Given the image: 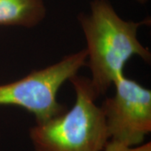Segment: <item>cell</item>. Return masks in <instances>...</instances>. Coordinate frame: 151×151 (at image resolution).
<instances>
[{
    "mask_svg": "<svg viewBox=\"0 0 151 151\" xmlns=\"http://www.w3.org/2000/svg\"><path fill=\"white\" fill-rule=\"evenodd\" d=\"M78 21L86 40L89 79L97 97L124 75V65L132 57L150 60V50L138 39V29L146 21L122 19L108 0H93L89 13L81 14Z\"/></svg>",
    "mask_w": 151,
    "mask_h": 151,
    "instance_id": "1",
    "label": "cell"
},
{
    "mask_svg": "<svg viewBox=\"0 0 151 151\" xmlns=\"http://www.w3.org/2000/svg\"><path fill=\"white\" fill-rule=\"evenodd\" d=\"M69 81L75 103L69 110L29 129L34 151H103L110 140L90 79L77 74Z\"/></svg>",
    "mask_w": 151,
    "mask_h": 151,
    "instance_id": "2",
    "label": "cell"
},
{
    "mask_svg": "<svg viewBox=\"0 0 151 151\" xmlns=\"http://www.w3.org/2000/svg\"><path fill=\"white\" fill-rule=\"evenodd\" d=\"M86 64V52L83 49L55 64L32 70L19 80L1 84L0 106L23 108L35 116L36 123L55 117L65 111L57 100L60 88Z\"/></svg>",
    "mask_w": 151,
    "mask_h": 151,
    "instance_id": "3",
    "label": "cell"
},
{
    "mask_svg": "<svg viewBox=\"0 0 151 151\" xmlns=\"http://www.w3.org/2000/svg\"><path fill=\"white\" fill-rule=\"evenodd\" d=\"M113 86L115 93L100 106L110 140L139 145L151 132V91L124 75Z\"/></svg>",
    "mask_w": 151,
    "mask_h": 151,
    "instance_id": "4",
    "label": "cell"
},
{
    "mask_svg": "<svg viewBox=\"0 0 151 151\" xmlns=\"http://www.w3.org/2000/svg\"><path fill=\"white\" fill-rule=\"evenodd\" d=\"M46 12L45 0H0V25L35 27Z\"/></svg>",
    "mask_w": 151,
    "mask_h": 151,
    "instance_id": "5",
    "label": "cell"
},
{
    "mask_svg": "<svg viewBox=\"0 0 151 151\" xmlns=\"http://www.w3.org/2000/svg\"><path fill=\"white\" fill-rule=\"evenodd\" d=\"M103 151H151V143H143L139 145L128 146L119 142L109 140Z\"/></svg>",
    "mask_w": 151,
    "mask_h": 151,
    "instance_id": "6",
    "label": "cell"
},
{
    "mask_svg": "<svg viewBox=\"0 0 151 151\" xmlns=\"http://www.w3.org/2000/svg\"><path fill=\"white\" fill-rule=\"evenodd\" d=\"M137 2H139V3H140V4H145V3H146L148 0H136Z\"/></svg>",
    "mask_w": 151,
    "mask_h": 151,
    "instance_id": "7",
    "label": "cell"
}]
</instances>
